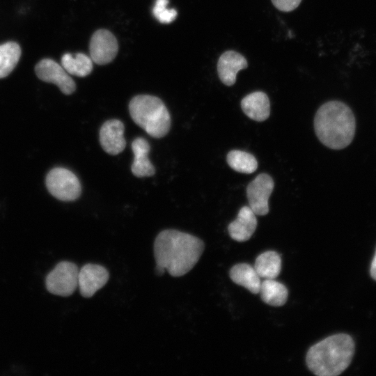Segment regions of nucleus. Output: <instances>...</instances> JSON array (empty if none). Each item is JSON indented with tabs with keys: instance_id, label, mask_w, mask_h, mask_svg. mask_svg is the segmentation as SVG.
<instances>
[{
	"instance_id": "nucleus-1",
	"label": "nucleus",
	"mask_w": 376,
	"mask_h": 376,
	"mask_svg": "<svg viewBox=\"0 0 376 376\" xmlns=\"http://www.w3.org/2000/svg\"><path fill=\"white\" fill-rule=\"evenodd\" d=\"M204 247L203 242L194 235L173 229L164 230L154 242L156 265L172 276H182L195 266Z\"/></svg>"
},
{
	"instance_id": "nucleus-2",
	"label": "nucleus",
	"mask_w": 376,
	"mask_h": 376,
	"mask_svg": "<svg viewBox=\"0 0 376 376\" xmlns=\"http://www.w3.org/2000/svg\"><path fill=\"white\" fill-rule=\"evenodd\" d=\"M355 118L348 106L329 101L317 111L314 118L316 136L325 146L340 150L352 142L355 134Z\"/></svg>"
},
{
	"instance_id": "nucleus-3",
	"label": "nucleus",
	"mask_w": 376,
	"mask_h": 376,
	"mask_svg": "<svg viewBox=\"0 0 376 376\" xmlns=\"http://www.w3.org/2000/svg\"><path fill=\"white\" fill-rule=\"evenodd\" d=\"M354 350V342L350 335L330 336L309 348L306 357L307 366L318 376L338 375L350 364Z\"/></svg>"
},
{
	"instance_id": "nucleus-4",
	"label": "nucleus",
	"mask_w": 376,
	"mask_h": 376,
	"mask_svg": "<svg viewBox=\"0 0 376 376\" xmlns=\"http://www.w3.org/2000/svg\"><path fill=\"white\" fill-rule=\"evenodd\" d=\"M129 111L133 121L150 136L162 138L169 132L171 116L159 97L150 95H136L130 102Z\"/></svg>"
},
{
	"instance_id": "nucleus-5",
	"label": "nucleus",
	"mask_w": 376,
	"mask_h": 376,
	"mask_svg": "<svg viewBox=\"0 0 376 376\" xmlns=\"http://www.w3.org/2000/svg\"><path fill=\"white\" fill-rule=\"evenodd\" d=\"M46 186L49 193L63 201H72L78 198L81 187L77 177L70 170L56 167L46 176Z\"/></svg>"
},
{
	"instance_id": "nucleus-6",
	"label": "nucleus",
	"mask_w": 376,
	"mask_h": 376,
	"mask_svg": "<svg viewBox=\"0 0 376 376\" xmlns=\"http://www.w3.org/2000/svg\"><path fill=\"white\" fill-rule=\"evenodd\" d=\"M79 271L77 265L72 262H60L46 277L47 290L62 297L72 295L78 287Z\"/></svg>"
},
{
	"instance_id": "nucleus-7",
	"label": "nucleus",
	"mask_w": 376,
	"mask_h": 376,
	"mask_svg": "<svg viewBox=\"0 0 376 376\" xmlns=\"http://www.w3.org/2000/svg\"><path fill=\"white\" fill-rule=\"evenodd\" d=\"M274 182L267 173L258 175L246 187L249 207L256 215L264 216L269 212V198Z\"/></svg>"
},
{
	"instance_id": "nucleus-8",
	"label": "nucleus",
	"mask_w": 376,
	"mask_h": 376,
	"mask_svg": "<svg viewBox=\"0 0 376 376\" xmlns=\"http://www.w3.org/2000/svg\"><path fill=\"white\" fill-rule=\"evenodd\" d=\"M37 77L43 81L56 84L65 95L72 94L76 89L74 80L65 70L56 61L45 58L35 67Z\"/></svg>"
},
{
	"instance_id": "nucleus-9",
	"label": "nucleus",
	"mask_w": 376,
	"mask_h": 376,
	"mask_svg": "<svg viewBox=\"0 0 376 376\" xmlns=\"http://www.w3.org/2000/svg\"><path fill=\"white\" fill-rule=\"evenodd\" d=\"M118 49L117 40L109 31L100 29L93 34L89 50L91 58L95 63L104 65L110 63L116 57Z\"/></svg>"
},
{
	"instance_id": "nucleus-10",
	"label": "nucleus",
	"mask_w": 376,
	"mask_h": 376,
	"mask_svg": "<svg viewBox=\"0 0 376 376\" xmlns=\"http://www.w3.org/2000/svg\"><path fill=\"white\" fill-rule=\"evenodd\" d=\"M109 279L108 270L97 264L84 265L79 271L78 287L81 296L90 298L102 288Z\"/></svg>"
},
{
	"instance_id": "nucleus-11",
	"label": "nucleus",
	"mask_w": 376,
	"mask_h": 376,
	"mask_svg": "<svg viewBox=\"0 0 376 376\" xmlns=\"http://www.w3.org/2000/svg\"><path fill=\"white\" fill-rule=\"evenodd\" d=\"M124 130L123 122L118 119H111L103 123L100 130V143L106 152L115 155L125 149Z\"/></svg>"
},
{
	"instance_id": "nucleus-12",
	"label": "nucleus",
	"mask_w": 376,
	"mask_h": 376,
	"mask_svg": "<svg viewBox=\"0 0 376 376\" xmlns=\"http://www.w3.org/2000/svg\"><path fill=\"white\" fill-rule=\"evenodd\" d=\"M247 66V61L241 54L233 50L226 51L220 56L217 62L219 78L226 86H233L237 72Z\"/></svg>"
},
{
	"instance_id": "nucleus-13",
	"label": "nucleus",
	"mask_w": 376,
	"mask_h": 376,
	"mask_svg": "<svg viewBox=\"0 0 376 376\" xmlns=\"http://www.w3.org/2000/svg\"><path fill=\"white\" fill-rule=\"evenodd\" d=\"M257 228L256 214L249 206H243L239 210L237 218L228 226L232 239L244 242L251 238Z\"/></svg>"
},
{
	"instance_id": "nucleus-14",
	"label": "nucleus",
	"mask_w": 376,
	"mask_h": 376,
	"mask_svg": "<svg viewBox=\"0 0 376 376\" xmlns=\"http://www.w3.org/2000/svg\"><path fill=\"white\" fill-rule=\"evenodd\" d=\"M243 112L257 122L267 120L270 114V102L267 95L263 91H254L241 100Z\"/></svg>"
},
{
	"instance_id": "nucleus-15",
	"label": "nucleus",
	"mask_w": 376,
	"mask_h": 376,
	"mask_svg": "<svg viewBox=\"0 0 376 376\" xmlns=\"http://www.w3.org/2000/svg\"><path fill=\"white\" fill-rule=\"evenodd\" d=\"M132 150L134 154L132 173L139 178L154 175L155 169L148 158L150 147L148 141L142 137L136 138L132 143Z\"/></svg>"
},
{
	"instance_id": "nucleus-16",
	"label": "nucleus",
	"mask_w": 376,
	"mask_h": 376,
	"mask_svg": "<svg viewBox=\"0 0 376 376\" xmlns=\"http://www.w3.org/2000/svg\"><path fill=\"white\" fill-rule=\"evenodd\" d=\"M231 280L253 294L259 293L261 281L254 267L247 263L234 265L229 272Z\"/></svg>"
},
{
	"instance_id": "nucleus-17",
	"label": "nucleus",
	"mask_w": 376,
	"mask_h": 376,
	"mask_svg": "<svg viewBox=\"0 0 376 376\" xmlns=\"http://www.w3.org/2000/svg\"><path fill=\"white\" fill-rule=\"evenodd\" d=\"M254 268L260 278L274 279L281 272V256L274 251L263 252L256 259Z\"/></svg>"
},
{
	"instance_id": "nucleus-18",
	"label": "nucleus",
	"mask_w": 376,
	"mask_h": 376,
	"mask_svg": "<svg viewBox=\"0 0 376 376\" xmlns=\"http://www.w3.org/2000/svg\"><path fill=\"white\" fill-rule=\"evenodd\" d=\"M259 293L265 304L273 306L284 305L288 296L286 287L274 279H265L261 281Z\"/></svg>"
},
{
	"instance_id": "nucleus-19",
	"label": "nucleus",
	"mask_w": 376,
	"mask_h": 376,
	"mask_svg": "<svg viewBox=\"0 0 376 376\" xmlns=\"http://www.w3.org/2000/svg\"><path fill=\"white\" fill-rule=\"evenodd\" d=\"M93 61L87 55L78 53L75 55L65 54L61 58V65L69 75L86 77L93 70Z\"/></svg>"
},
{
	"instance_id": "nucleus-20",
	"label": "nucleus",
	"mask_w": 376,
	"mask_h": 376,
	"mask_svg": "<svg viewBox=\"0 0 376 376\" xmlns=\"http://www.w3.org/2000/svg\"><path fill=\"white\" fill-rule=\"evenodd\" d=\"M21 56L19 45L8 42L0 45V79L7 77L15 68Z\"/></svg>"
},
{
	"instance_id": "nucleus-21",
	"label": "nucleus",
	"mask_w": 376,
	"mask_h": 376,
	"mask_svg": "<svg viewBox=\"0 0 376 376\" xmlns=\"http://www.w3.org/2000/svg\"><path fill=\"white\" fill-rule=\"evenodd\" d=\"M226 160L231 169L242 173H252L258 168L256 157L247 152L240 150H230L227 154Z\"/></svg>"
},
{
	"instance_id": "nucleus-22",
	"label": "nucleus",
	"mask_w": 376,
	"mask_h": 376,
	"mask_svg": "<svg viewBox=\"0 0 376 376\" xmlns=\"http://www.w3.org/2000/svg\"><path fill=\"white\" fill-rule=\"evenodd\" d=\"M169 0H156L152 8V14L161 23L169 24L172 22L177 17L175 9L168 8Z\"/></svg>"
},
{
	"instance_id": "nucleus-23",
	"label": "nucleus",
	"mask_w": 376,
	"mask_h": 376,
	"mask_svg": "<svg viewBox=\"0 0 376 376\" xmlns=\"http://www.w3.org/2000/svg\"><path fill=\"white\" fill-rule=\"evenodd\" d=\"M301 0H272L273 5L279 10L290 12L298 7Z\"/></svg>"
},
{
	"instance_id": "nucleus-24",
	"label": "nucleus",
	"mask_w": 376,
	"mask_h": 376,
	"mask_svg": "<svg viewBox=\"0 0 376 376\" xmlns=\"http://www.w3.org/2000/svg\"><path fill=\"white\" fill-rule=\"evenodd\" d=\"M370 276L376 281V251L370 266Z\"/></svg>"
}]
</instances>
